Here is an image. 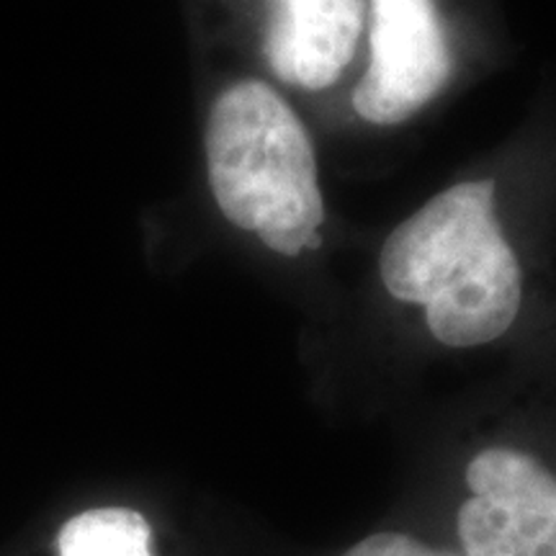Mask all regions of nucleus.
<instances>
[{
  "label": "nucleus",
  "instance_id": "nucleus-7",
  "mask_svg": "<svg viewBox=\"0 0 556 556\" xmlns=\"http://www.w3.org/2000/svg\"><path fill=\"white\" fill-rule=\"evenodd\" d=\"M343 556H467L454 552H438L420 541L402 536V533H377V536L361 541Z\"/></svg>",
  "mask_w": 556,
  "mask_h": 556
},
{
  "label": "nucleus",
  "instance_id": "nucleus-2",
  "mask_svg": "<svg viewBox=\"0 0 556 556\" xmlns=\"http://www.w3.org/2000/svg\"><path fill=\"white\" fill-rule=\"evenodd\" d=\"M206 170L219 212L281 255L317 248L325 206L307 129L261 80H242L206 119Z\"/></svg>",
  "mask_w": 556,
  "mask_h": 556
},
{
  "label": "nucleus",
  "instance_id": "nucleus-6",
  "mask_svg": "<svg viewBox=\"0 0 556 556\" xmlns=\"http://www.w3.org/2000/svg\"><path fill=\"white\" fill-rule=\"evenodd\" d=\"M148 520L127 507L88 510L60 531V556H152Z\"/></svg>",
  "mask_w": 556,
  "mask_h": 556
},
{
  "label": "nucleus",
  "instance_id": "nucleus-4",
  "mask_svg": "<svg viewBox=\"0 0 556 556\" xmlns=\"http://www.w3.org/2000/svg\"><path fill=\"white\" fill-rule=\"evenodd\" d=\"M371 60L353 106L371 124H400L446 86L451 54L433 0H371Z\"/></svg>",
  "mask_w": 556,
  "mask_h": 556
},
{
  "label": "nucleus",
  "instance_id": "nucleus-5",
  "mask_svg": "<svg viewBox=\"0 0 556 556\" xmlns=\"http://www.w3.org/2000/svg\"><path fill=\"white\" fill-rule=\"evenodd\" d=\"M361 24L364 0H276L266 58L281 80L323 90L351 62Z\"/></svg>",
  "mask_w": 556,
  "mask_h": 556
},
{
  "label": "nucleus",
  "instance_id": "nucleus-3",
  "mask_svg": "<svg viewBox=\"0 0 556 556\" xmlns=\"http://www.w3.org/2000/svg\"><path fill=\"white\" fill-rule=\"evenodd\" d=\"M458 510L467 556H556V479L531 456L486 448L467 469Z\"/></svg>",
  "mask_w": 556,
  "mask_h": 556
},
{
  "label": "nucleus",
  "instance_id": "nucleus-1",
  "mask_svg": "<svg viewBox=\"0 0 556 556\" xmlns=\"http://www.w3.org/2000/svg\"><path fill=\"white\" fill-rule=\"evenodd\" d=\"M381 281L400 302L422 304L443 345L490 343L520 307V268L495 219V184L467 180L430 199L389 235Z\"/></svg>",
  "mask_w": 556,
  "mask_h": 556
}]
</instances>
